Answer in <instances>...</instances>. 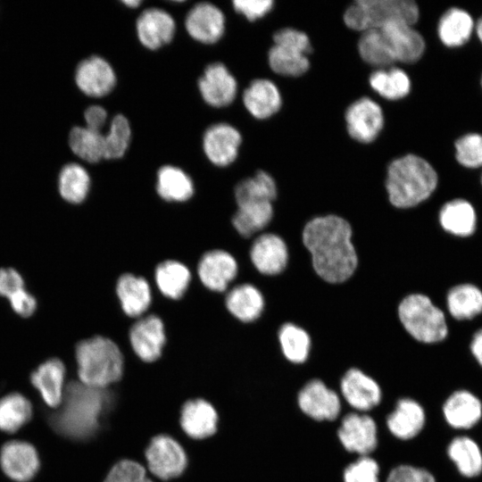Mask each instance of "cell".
Masks as SVG:
<instances>
[{"instance_id": "bcb514c9", "label": "cell", "mask_w": 482, "mask_h": 482, "mask_svg": "<svg viewBox=\"0 0 482 482\" xmlns=\"http://www.w3.org/2000/svg\"><path fill=\"white\" fill-rule=\"evenodd\" d=\"M456 160L467 168L482 166V135L469 133L455 142Z\"/></svg>"}, {"instance_id": "7402d4cb", "label": "cell", "mask_w": 482, "mask_h": 482, "mask_svg": "<svg viewBox=\"0 0 482 482\" xmlns=\"http://www.w3.org/2000/svg\"><path fill=\"white\" fill-rule=\"evenodd\" d=\"M136 27L141 44L152 50L170 43L176 29L173 18L159 8L145 10L137 18Z\"/></svg>"}, {"instance_id": "d4e9b609", "label": "cell", "mask_w": 482, "mask_h": 482, "mask_svg": "<svg viewBox=\"0 0 482 482\" xmlns=\"http://www.w3.org/2000/svg\"><path fill=\"white\" fill-rule=\"evenodd\" d=\"M442 414L446 423L453 428H470L482 416L479 399L466 390L455 391L442 405Z\"/></svg>"}, {"instance_id": "4fadbf2b", "label": "cell", "mask_w": 482, "mask_h": 482, "mask_svg": "<svg viewBox=\"0 0 482 482\" xmlns=\"http://www.w3.org/2000/svg\"><path fill=\"white\" fill-rule=\"evenodd\" d=\"M129 338L137 357L146 362H154L166 343L164 323L155 314L141 317L130 327Z\"/></svg>"}, {"instance_id": "681fc988", "label": "cell", "mask_w": 482, "mask_h": 482, "mask_svg": "<svg viewBox=\"0 0 482 482\" xmlns=\"http://www.w3.org/2000/svg\"><path fill=\"white\" fill-rule=\"evenodd\" d=\"M276 45L284 46L300 51L306 55L312 52V46L308 35L295 28H283L273 35Z\"/></svg>"}, {"instance_id": "5b68a950", "label": "cell", "mask_w": 482, "mask_h": 482, "mask_svg": "<svg viewBox=\"0 0 482 482\" xmlns=\"http://www.w3.org/2000/svg\"><path fill=\"white\" fill-rule=\"evenodd\" d=\"M420 17L412 0H357L345 11L343 20L350 29L364 32L392 22L414 25Z\"/></svg>"}, {"instance_id": "91938a15", "label": "cell", "mask_w": 482, "mask_h": 482, "mask_svg": "<svg viewBox=\"0 0 482 482\" xmlns=\"http://www.w3.org/2000/svg\"><path fill=\"white\" fill-rule=\"evenodd\" d=\"M481 182H482V177H481Z\"/></svg>"}, {"instance_id": "ee69618b", "label": "cell", "mask_w": 482, "mask_h": 482, "mask_svg": "<svg viewBox=\"0 0 482 482\" xmlns=\"http://www.w3.org/2000/svg\"><path fill=\"white\" fill-rule=\"evenodd\" d=\"M131 137L129 122L122 114L111 121L109 131L104 135V159H118L124 155Z\"/></svg>"}, {"instance_id": "ac0fdd59", "label": "cell", "mask_w": 482, "mask_h": 482, "mask_svg": "<svg viewBox=\"0 0 482 482\" xmlns=\"http://www.w3.org/2000/svg\"><path fill=\"white\" fill-rule=\"evenodd\" d=\"M241 142V134L236 128L228 123H217L206 129L203 147L213 164L223 167L236 160Z\"/></svg>"}, {"instance_id": "11a10c76", "label": "cell", "mask_w": 482, "mask_h": 482, "mask_svg": "<svg viewBox=\"0 0 482 482\" xmlns=\"http://www.w3.org/2000/svg\"><path fill=\"white\" fill-rule=\"evenodd\" d=\"M471 352L479 364L482 365V329L474 335L471 342Z\"/></svg>"}, {"instance_id": "e0dca14e", "label": "cell", "mask_w": 482, "mask_h": 482, "mask_svg": "<svg viewBox=\"0 0 482 482\" xmlns=\"http://www.w3.org/2000/svg\"><path fill=\"white\" fill-rule=\"evenodd\" d=\"M75 82L84 94L101 97L113 89L116 84V76L106 60L93 55L82 60L77 65Z\"/></svg>"}, {"instance_id": "cb8c5ba5", "label": "cell", "mask_w": 482, "mask_h": 482, "mask_svg": "<svg viewBox=\"0 0 482 482\" xmlns=\"http://www.w3.org/2000/svg\"><path fill=\"white\" fill-rule=\"evenodd\" d=\"M65 367L52 358L40 364L30 375V382L50 407L60 406L64 392Z\"/></svg>"}, {"instance_id": "6f0895ef", "label": "cell", "mask_w": 482, "mask_h": 482, "mask_svg": "<svg viewBox=\"0 0 482 482\" xmlns=\"http://www.w3.org/2000/svg\"><path fill=\"white\" fill-rule=\"evenodd\" d=\"M123 4L129 7L135 8L137 7L140 4V0H124Z\"/></svg>"}, {"instance_id": "b9f144b4", "label": "cell", "mask_w": 482, "mask_h": 482, "mask_svg": "<svg viewBox=\"0 0 482 482\" xmlns=\"http://www.w3.org/2000/svg\"><path fill=\"white\" fill-rule=\"evenodd\" d=\"M30 402L19 393L9 394L0 399V430L14 433L32 417Z\"/></svg>"}, {"instance_id": "5bb4252c", "label": "cell", "mask_w": 482, "mask_h": 482, "mask_svg": "<svg viewBox=\"0 0 482 482\" xmlns=\"http://www.w3.org/2000/svg\"><path fill=\"white\" fill-rule=\"evenodd\" d=\"M238 265L228 251L212 249L205 252L197 264V275L201 283L209 290L221 293L235 279Z\"/></svg>"}, {"instance_id": "f6af8a7d", "label": "cell", "mask_w": 482, "mask_h": 482, "mask_svg": "<svg viewBox=\"0 0 482 482\" xmlns=\"http://www.w3.org/2000/svg\"><path fill=\"white\" fill-rule=\"evenodd\" d=\"M342 482H380V466L371 455L357 456L343 470Z\"/></svg>"}, {"instance_id": "4dcf8cb0", "label": "cell", "mask_w": 482, "mask_h": 482, "mask_svg": "<svg viewBox=\"0 0 482 482\" xmlns=\"http://www.w3.org/2000/svg\"><path fill=\"white\" fill-rule=\"evenodd\" d=\"M154 279L159 291L165 297L179 300L189 287L191 272L184 263L166 260L156 266Z\"/></svg>"}, {"instance_id": "9f6ffc18", "label": "cell", "mask_w": 482, "mask_h": 482, "mask_svg": "<svg viewBox=\"0 0 482 482\" xmlns=\"http://www.w3.org/2000/svg\"><path fill=\"white\" fill-rule=\"evenodd\" d=\"M475 30L478 39L482 43V16L479 18L477 24L475 25Z\"/></svg>"}, {"instance_id": "f1b7e54d", "label": "cell", "mask_w": 482, "mask_h": 482, "mask_svg": "<svg viewBox=\"0 0 482 482\" xmlns=\"http://www.w3.org/2000/svg\"><path fill=\"white\" fill-rule=\"evenodd\" d=\"M278 340L282 357L292 365H303L310 358L312 345L307 330L286 322L278 329Z\"/></svg>"}, {"instance_id": "7bdbcfd3", "label": "cell", "mask_w": 482, "mask_h": 482, "mask_svg": "<svg viewBox=\"0 0 482 482\" xmlns=\"http://www.w3.org/2000/svg\"><path fill=\"white\" fill-rule=\"evenodd\" d=\"M447 307L455 319L473 318L482 312V292L470 284L456 286L448 293Z\"/></svg>"}, {"instance_id": "2e32d148", "label": "cell", "mask_w": 482, "mask_h": 482, "mask_svg": "<svg viewBox=\"0 0 482 482\" xmlns=\"http://www.w3.org/2000/svg\"><path fill=\"white\" fill-rule=\"evenodd\" d=\"M0 466L4 473L16 482H28L39 470L36 448L24 441H11L0 450Z\"/></svg>"}, {"instance_id": "603a6c76", "label": "cell", "mask_w": 482, "mask_h": 482, "mask_svg": "<svg viewBox=\"0 0 482 482\" xmlns=\"http://www.w3.org/2000/svg\"><path fill=\"white\" fill-rule=\"evenodd\" d=\"M115 291L123 312L129 317H141L151 304V287L141 276L132 273L120 275Z\"/></svg>"}, {"instance_id": "3957f363", "label": "cell", "mask_w": 482, "mask_h": 482, "mask_svg": "<svg viewBox=\"0 0 482 482\" xmlns=\"http://www.w3.org/2000/svg\"><path fill=\"white\" fill-rule=\"evenodd\" d=\"M437 181V173L427 160L414 154L403 155L387 166L388 201L399 209L414 207L433 194Z\"/></svg>"}, {"instance_id": "d6a6232c", "label": "cell", "mask_w": 482, "mask_h": 482, "mask_svg": "<svg viewBox=\"0 0 482 482\" xmlns=\"http://www.w3.org/2000/svg\"><path fill=\"white\" fill-rule=\"evenodd\" d=\"M156 190L163 200L185 202L194 195V183L181 169L165 165L158 170Z\"/></svg>"}, {"instance_id": "44dd1931", "label": "cell", "mask_w": 482, "mask_h": 482, "mask_svg": "<svg viewBox=\"0 0 482 482\" xmlns=\"http://www.w3.org/2000/svg\"><path fill=\"white\" fill-rule=\"evenodd\" d=\"M378 29L385 36L396 62L413 63L422 57L425 40L412 25L392 22Z\"/></svg>"}, {"instance_id": "f5cc1de1", "label": "cell", "mask_w": 482, "mask_h": 482, "mask_svg": "<svg viewBox=\"0 0 482 482\" xmlns=\"http://www.w3.org/2000/svg\"><path fill=\"white\" fill-rule=\"evenodd\" d=\"M12 310L21 317H29L37 309L36 298L24 289L9 298Z\"/></svg>"}, {"instance_id": "836d02e7", "label": "cell", "mask_w": 482, "mask_h": 482, "mask_svg": "<svg viewBox=\"0 0 482 482\" xmlns=\"http://www.w3.org/2000/svg\"><path fill=\"white\" fill-rule=\"evenodd\" d=\"M443 229L453 235L466 237L476 228V213L472 205L463 199H454L443 205L439 212Z\"/></svg>"}, {"instance_id": "484cf974", "label": "cell", "mask_w": 482, "mask_h": 482, "mask_svg": "<svg viewBox=\"0 0 482 482\" xmlns=\"http://www.w3.org/2000/svg\"><path fill=\"white\" fill-rule=\"evenodd\" d=\"M247 111L256 119L263 120L277 113L282 105V96L278 87L270 79L253 80L243 95Z\"/></svg>"}, {"instance_id": "ba28073f", "label": "cell", "mask_w": 482, "mask_h": 482, "mask_svg": "<svg viewBox=\"0 0 482 482\" xmlns=\"http://www.w3.org/2000/svg\"><path fill=\"white\" fill-rule=\"evenodd\" d=\"M296 404L305 417L315 422L338 420L345 406L339 393L318 378L303 385L296 395Z\"/></svg>"}, {"instance_id": "83f0119b", "label": "cell", "mask_w": 482, "mask_h": 482, "mask_svg": "<svg viewBox=\"0 0 482 482\" xmlns=\"http://www.w3.org/2000/svg\"><path fill=\"white\" fill-rule=\"evenodd\" d=\"M217 421L216 411L203 399L188 401L182 407L181 427L193 438L202 439L213 435L216 432Z\"/></svg>"}, {"instance_id": "1f68e13d", "label": "cell", "mask_w": 482, "mask_h": 482, "mask_svg": "<svg viewBox=\"0 0 482 482\" xmlns=\"http://www.w3.org/2000/svg\"><path fill=\"white\" fill-rule=\"evenodd\" d=\"M274 214L270 202H251L237 205L231 222L237 233L250 237L265 229Z\"/></svg>"}, {"instance_id": "277c9868", "label": "cell", "mask_w": 482, "mask_h": 482, "mask_svg": "<svg viewBox=\"0 0 482 482\" xmlns=\"http://www.w3.org/2000/svg\"><path fill=\"white\" fill-rule=\"evenodd\" d=\"M79 381L96 388H106L120 379L123 355L112 339L95 336L79 341L75 348Z\"/></svg>"}, {"instance_id": "ab89813d", "label": "cell", "mask_w": 482, "mask_h": 482, "mask_svg": "<svg viewBox=\"0 0 482 482\" xmlns=\"http://www.w3.org/2000/svg\"><path fill=\"white\" fill-rule=\"evenodd\" d=\"M268 62L277 74L300 77L310 69L308 55L293 48L274 44L268 53Z\"/></svg>"}, {"instance_id": "9c48e42d", "label": "cell", "mask_w": 482, "mask_h": 482, "mask_svg": "<svg viewBox=\"0 0 482 482\" xmlns=\"http://www.w3.org/2000/svg\"><path fill=\"white\" fill-rule=\"evenodd\" d=\"M338 393L351 411L370 413L378 408L383 397L379 383L360 368L351 367L342 375Z\"/></svg>"}, {"instance_id": "680465c9", "label": "cell", "mask_w": 482, "mask_h": 482, "mask_svg": "<svg viewBox=\"0 0 482 482\" xmlns=\"http://www.w3.org/2000/svg\"><path fill=\"white\" fill-rule=\"evenodd\" d=\"M481 85H482V79H481Z\"/></svg>"}, {"instance_id": "7dc6e473", "label": "cell", "mask_w": 482, "mask_h": 482, "mask_svg": "<svg viewBox=\"0 0 482 482\" xmlns=\"http://www.w3.org/2000/svg\"><path fill=\"white\" fill-rule=\"evenodd\" d=\"M104 482H153L137 462L123 460L115 464Z\"/></svg>"}, {"instance_id": "7c38bea8", "label": "cell", "mask_w": 482, "mask_h": 482, "mask_svg": "<svg viewBox=\"0 0 482 482\" xmlns=\"http://www.w3.org/2000/svg\"><path fill=\"white\" fill-rule=\"evenodd\" d=\"M150 471L166 480L179 476L187 466V456L181 445L165 435L154 436L145 450Z\"/></svg>"}, {"instance_id": "816d5d0a", "label": "cell", "mask_w": 482, "mask_h": 482, "mask_svg": "<svg viewBox=\"0 0 482 482\" xmlns=\"http://www.w3.org/2000/svg\"><path fill=\"white\" fill-rule=\"evenodd\" d=\"M24 289V280L21 275L12 268L0 269V295L10 298Z\"/></svg>"}, {"instance_id": "ffe728a7", "label": "cell", "mask_w": 482, "mask_h": 482, "mask_svg": "<svg viewBox=\"0 0 482 482\" xmlns=\"http://www.w3.org/2000/svg\"><path fill=\"white\" fill-rule=\"evenodd\" d=\"M185 26L188 34L196 41L213 44L223 35L225 17L214 4L201 2L187 12Z\"/></svg>"}, {"instance_id": "d590c367", "label": "cell", "mask_w": 482, "mask_h": 482, "mask_svg": "<svg viewBox=\"0 0 482 482\" xmlns=\"http://www.w3.org/2000/svg\"><path fill=\"white\" fill-rule=\"evenodd\" d=\"M278 187L275 179L264 170H258L253 177L238 182L235 187L237 205L251 202H270L276 200Z\"/></svg>"}, {"instance_id": "7a4b0ae2", "label": "cell", "mask_w": 482, "mask_h": 482, "mask_svg": "<svg viewBox=\"0 0 482 482\" xmlns=\"http://www.w3.org/2000/svg\"><path fill=\"white\" fill-rule=\"evenodd\" d=\"M106 388L70 382L64 388L62 404L52 416L53 428L71 439L92 436L100 426V417L107 405Z\"/></svg>"}, {"instance_id": "4316f807", "label": "cell", "mask_w": 482, "mask_h": 482, "mask_svg": "<svg viewBox=\"0 0 482 482\" xmlns=\"http://www.w3.org/2000/svg\"><path fill=\"white\" fill-rule=\"evenodd\" d=\"M229 312L242 322L249 323L261 317L265 307L262 293L250 283H243L231 288L225 296Z\"/></svg>"}, {"instance_id": "8fae6325", "label": "cell", "mask_w": 482, "mask_h": 482, "mask_svg": "<svg viewBox=\"0 0 482 482\" xmlns=\"http://www.w3.org/2000/svg\"><path fill=\"white\" fill-rule=\"evenodd\" d=\"M427 413L422 404L411 397H400L386 414L385 426L396 440L410 442L426 427Z\"/></svg>"}, {"instance_id": "9a60e30c", "label": "cell", "mask_w": 482, "mask_h": 482, "mask_svg": "<svg viewBox=\"0 0 482 482\" xmlns=\"http://www.w3.org/2000/svg\"><path fill=\"white\" fill-rule=\"evenodd\" d=\"M250 259L261 274L278 275L286 270L288 263L289 253L287 243L275 233L261 234L250 247Z\"/></svg>"}, {"instance_id": "60d3db41", "label": "cell", "mask_w": 482, "mask_h": 482, "mask_svg": "<svg viewBox=\"0 0 482 482\" xmlns=\"http://www.w3.org/2000/svg\"><path fill=\"white\" fill-rule=\"evenodd\" d=\"M71 151L88 162H97L104 158V135L87 127H73L68 137Z\"/></svg>"}, {"instance_id": "c3c4849f", "label": "cell", "mask_w": 482, "mask_h": 482, "mask_svg": "<svg viewBox=\"0 0 482 482\" xmlns=\"http://www.w3.org/2000/svg\"><path fill=\"white\" fill-rule=\"evenodd\" d=\"M382 482H437L428 470L411 465L400 464L389 470Z\"/></svg>"}, {"instance_id": "8d00e7d4", "label": "cell", "mask_w": 482, "mask_h": 482, "mask_svg": "<svg viewBox=\"0 0 482 482\" xmlns=\"http://www.w3.org/2000/svg\"><path fill=\"white\" fill-rule=\"evenodd\" d=\"M446 452L462 476L473 478L482 472V453L471 438L468 436L453 438L449 443Z\"/></svg>"}, {"instance_id": "52a82bcc", "label": "cell", "mask_w": 482, "mask_h": 482, "mask_svg": "<svg viewBox=\"0 0 482 482\" xmlns=\"http://www.w3.org/2000/svg\"><path fill=\"white\" fill-rule=\"evenodd\" d=\"M337 438L349 454L372 455L379 443L377 421L370 413L351 411L345 405L338 420Z\"/></svg>"}, {"instance_id": "8992f818", "label": "cell", "mask_w": 482, "mask_h": 482, "mask_svg": "<svg viewBox=\"0 0 482 482\" xmlns=\"http://www.w3.org/2000/svg\"><path fill=\"white\" fill-rule=\"evenodd\" d=\"M397 316L404 330L420 343H437L447 336L444 312L423 294L403 297L398 304Z\"/></svg>"}, {"instance_id": "e575fe53", "label": "cell", "mask_w": 482, "mask_h": 482, "mask_svg": "<svg viewBox=\"0 0 482 482\" xmlns=\"http://www.w3.org/2000/svg\"><path fill=\"white\" fill-rule=\"evenodd\" d=\"M369 83L375 92L391 101L405 97L411 87L408 74L398 67L377 69L370 75Z\"/></svg>"}, {"instance_id": "6da1fadb", "label": "cell", "mask_w": 482, "mask_h": 482, "mask_svg": "<svg viewBox=\"0 0 482 482\" xmlns=\"http://www.w3.org/2000/svg\"><path fill=\"white\" fill-rule=\"evenodd\" d=\"M350 222L338 215L316 216L302 231V242L316 275L328 284H342L355 273L358 254Z\"/></svg>"}, {"instance_id": "d6986e66", "label": "cell", "mask_w": 482, "mask_h": 482, "mask_svg": "<svg viewBox=\"0 0 482 482\" xmlns=\"http://www.w3.org/2000/svg\"><path fill=\"white\" fill-rule=\"evenodd\" d=\"M198 87L204 100L213 107L230 104L236 97L237 84L221 62L211 63L198 79Z\"/></svg>"}, {"instance_id": "db71d44e", "label": "cell", "mask_w": 482, "mask_h": 482, "mask_svg": "<svg viewBox=\"0 0 482 482\" xmlns=\"http://www.w3.org/2000/svg\"><path fill=\"white\" fill-rule=\"evenodd\" d=\"M87 128L102 132L107 120V112L100 105H90L84 112Z\"/></svg>"}, {"instance_id": "30bf717a", "label": "cell", "mask_w": 482, "mask_h": 482, "mask_svg": "<svg viewBox=\"0 0 482 482\" xmlns=\"http://www.w3.org/2000/svg\"><path fill=\"white\" fill-rule=\"evenodd\" d=\"M349 136L357 142H373L384 127L385 118L380 105L370 97L353 102L345 113Z\"/></svg>"}, {"instance_id": "f907efd6", "label": "cell", "mask_w": 482, "mask_h": 482, "mask_svg": "<svg viewBox=\"0 0 482 482\" xmlns=\"http://www.w3.org/2000/svg\"><path fill=\"white\" fill-rule=\"evenodd\" d=\"M234 9L249 21H255L269 13L274 5L272 0H234Z\"/></svg>"}, {"instance_id": "f35d334b", "label": "cell", "mask_w": 482, "mask_h": 482, "mask_svg": "<svg viewBox=\"0 0 482 482\" xmlns=\"http://www.w3.org/2000/svg\"><path fill=\"white\" fill-rule=\"evenodd\" d=\"M357 47L361 58L378 69L386 68L396 62L380 29L362 32Z\"/></svg>"}, {"instance_id": "f546056e", "label": "cell", "mask_w": 482, "mask_h": 482, "mask_svg": "<svg viewBox=\"0 0 482 482\" xmlns=\"http://www.w3.org/2000/svg\"><path fill=\"white\" fill-rule=\"evenodd\" d=\"M475 24L470 14L463 9L453 7L439 19L437 34L441 42L448 47L464 45L470 39Z\"/></svg>"}, {"instance_id": "74e56055", "label": "cell", "mask_w": 482, "mask_h": 482, "mask_svg": "<svg viewBox=\"0 0 482 482\" xmlns=\"http://www.w3.org/2000/svg\"><path fill=\"white\" fill-rule=\"evenodd\" d=\"M90 188V177L87 170L79 163L65 164L58 176V190L65 201L71 204L83 202Z\"/></svg>"}]
</instances>
